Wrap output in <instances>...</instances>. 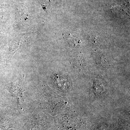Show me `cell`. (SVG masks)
I'll use <instances>...</instances> for the list:
<instances>
[{
    "mask_svg": "<svg viewBox=\"0 0 130 130\" xmlns=\"http://www.w3.org/2000/svg\"><path fill=\"white\" fill-rule=\"evenodd\" d=\"M66 38L67 42L71 46L74 47L79 46V42L77 38L71 36H68V37H66Z\"/></svg>",
    "mask_w": 130,
    "mask_h": 130,
    "instance_id": "6da1fadb",
    "label": "cell"
}]
</instances>
